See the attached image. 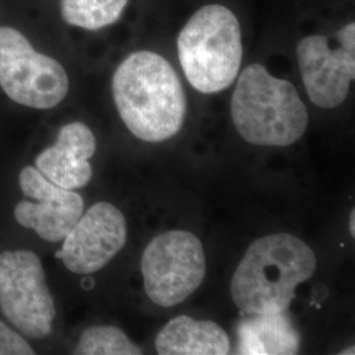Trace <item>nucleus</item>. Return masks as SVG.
Masks as SVG:
<instances>
[{
    "mask_svg": "<svg viewBox=\"0 0 355 355\" xmlns=\"http://www.w3.org/2000/svg\"><path fill=\"white\" fill-rule=\"evenodd\" d=\"M112 94L120 117L140 140H168L184 124L187 101L180 79L168 61L154 51L128 55L114 71Z\"/></svg>",
    "mask_w": 355,
    "mask_h": 355,
    "instance_id": "f257e3e1",
    "label": "nucleus"
},
{
    "mask_svg": "<svg viewBox=\"0 0 355 355\" xmlns=\"http://www.w3.org/2000/svg\"><path fill=\"white\" fill-rule=\"evenodd\" d=\"M318 259L313 250L290 233L254 241L236 268L230 292L243 315L287 312L299 284L311 279Z\"/></svg>",
    "mask_w": 355,
    "mask_h": 355,
    "instance_id": "f03ea898",
    "label": "nucleus"
},
{
    "mask_svg": "<svg viewBox=\"0 0 355 355\" xmlns=\"http://www.w3.org/2000/svg\"><path fill=\"white\" fill-rule=\"evenodd\" d=\"M230 114L242 139L259 146H290L304 136L309 123L306 105L295 86L271 76L261 64L242 71Z\"/></svg>",
    "mask_w": 355,
    "mask_h": 355,
    "instance_id": "7ed1b4c3",
    "label": "nucleus"
},
{
    "mask_svg": "<svg viewBox=\"0 0 355 355\" xmlns=\"http://www.w3.org/2000/svg\"><path fill=\"white\" fill-rule=\"evenodd\" d=\"M242 31L237 16L208 4L191 16L178 36V55L189 83L203 94L228 89L240 73Z\"/></svg>",
    "mask_w": 355,
    "mask_h": 355,
    "instance_id": "20e7f679",
    "label": "nucleus"
},
{
    "mask_svg": "<svg viewBox=\"0 0 355 355\" xmlns=\"http://www.w3.org/2000/svg\"><path fill=\"white\" fill-rule=\"evenodd\" d=\"M203 243L190 232H165L146 246L141 271L145 292L154 304L170 308L190 297L205 277Z\"/></svg>",
    "mask_w": 355,
    "mask_h": 355,
    "instance_id": "39448f33",
    "label": "nucleus"
},
{
    "mask_svg": "<svg viewBox=\"0 0 355 355\" xmlns=\"http://www.w3.org/2000/svg\"><path fill=\"white\" fill-rule=\"evenodd\" d=\"M0 87L13 102L48 110L69 92L64 66L33 49L28 38L10 26H0Z\"/></svg>",
    "mask_w": 355,
    "mask_h": 355,
    "instance_id": "423d86ee",
    "label": "nucleus"
},
{
    "mask_svg": "<svg viewBox=\"0 0 355 355\" xmlns=\"http://www.w3.org/2000/svg\"><path fill=\"white\" fill-rule=\"evenodd\" d=\"M0 309L26 337L45 338L51 334L55 305L36 254L0 253Z\"/></svg>",
    "mask_w": 355,
    "mask_h": 355,
    "instance_id": "0eeeda50",
    "label": "nucleus"
},
{
    "mask_svg": "<svg viewBox=\"0 0 355 355\" xmlns=\"http://www.w3.org/2000/svg\"><path fill=\"white\" fill-rule=\"evenodd\" d=\"M322 35L308 36L297 44L296 58L305 91L320 108L340 107L347 98L355 78V41Z\"/></svg>",
    "mask_w": 355,
    "mask_h": 355,
    "instance_id": "6e6552de",
    "label": "nucleus"
},
{
    "mask_svg": "<svg viewBox=\"0 0 355 355\" xmlns=\"http://www.w3.org/2000/svg\"><path fill=\"white\" fill-rule=\"evenodd\" d=\"M125 242V217L114 204L99 202L79 217L55 257L71 272L89 275L107 266Z\"/></svg>",
    "mask_w": 355,
    "mask_h": 355,
    "instance_id": "1a4fd4ad",
    "label": "nucleus"
},
{
    "mask_svg": "<svg viewBox=\"0 0 355 355\" xmlns=\"http://www.w3.org/2000/svg\"><path fill=\"white\" fill-rule=\"evenodd\" d=\"M19 186L26 199L15 207L16 221L45 241H62L83 214V198L51 183L32 166L20 171Z\"/></svg>",
    "mask_w": 355,
    "mask_h": 355,
    "instance_id": "9d476101",
    "label": "nucleus"
},
{
    "mask_svg": "<svg viewBox=\"0 0 355 355\" xmlns=\"http://www.w3.org/2000/svg\"><path fill=\"white\" fill-rule=\"evenodd\" d=\"M96 152L94 133L83 123L61 128L55 144L38 154L36 168L51 183L66 189L86 187L92 178L89 158Z\"/></svg>",
    "mask_w": 355,
    "mask_h": 355,
    "instance_id": "9b49d317",
    "label": "nucleus"
},
{
    "mask_svg": "<svg viewBox=\"0 0 355 355\" xmlns=\"http://www.w3.org/2000/svg\"><path fill=\"white\" fill-rule=\"evenodd\" d=\"M155 349L161 355H224L230 350V340L214 321L179 316L158 333Z\"/></svg>",
    "mask_w": 355,
    "mask_h": 355,
    "instance_id": "f8f14e48",
    "label": "nucleus"
},
{
    "mask_svg": "<svg viewBox=\"0 0 355 355\" xmlns=\"http://www.w3.org/2000/svg\"><path fill=\"white\" fill-rule=\"evenodd\" d=\"M239 327V354H296L299 334L286 312L246 315Z\"/></svg>",
    "mask_w": 355,
    "mask_h": 355,
    "instance_id": "ddd939ff",
    "label": "nucleus"
},
{
    "mask_svg": "<svg viewBox=\"0 0 355 355\" xmlns=\"http://www.w3.org/2000/svg\"><path fill=\"white\" fill-rule=\"evenodd\" d=\"M129 0H62L61 15L70 26L98 31L116 23Z\"/></svg>",
    "mask_w": 355,
    "mask_h": 355,
    "instance_id": "4468645a",
    "label": "nucleus"
},
{
    "mask_svg": "<svg viewBox=\"0 0 355 355\" xmlns=\"http://www.w3.org/2000/svg\"><path fill=\"white\" fill-rule=\"evenodd\" d=\"M74 353L80 355H139L142 354V350L119 328L94 327L80 334Z\"/></svg>",
    "mask_w": 355,
    "mask_h": 355,
    "instance_id": "2eb2a0df",
    "label": "nucleus"
},
{
    "mask_svg": "<svg viewBox=\"0 0 355 355\" xmlns=\"http://www.w3.org/2000/svg\"><path fill=\"white\" fill-rule=\"evenodd\" d=\"M35 350L26 340L0 320V355H33Z\"/></svg>",
    "mask_w": 355,
    "mask_h": 355,
    "instance_id": "dca6fc26",
    "label": "nucleus"
},
{
    "mask_svg": "<svg viewBox=\"0 0 355 355\" xmlns=\"http://www.w3.org/2000/svg\"><path fill=\"white\" fill-rule=\"evenodd\" d=\"M354 217L355 212L354 211H352V215H350V225H349V228H350V233L353 234V237H354Z\"/></svg>",
    "mask_w": 355,
    "mask_h": 355,
    "instance_id": "f3484780",
    "label": "nucleus"
}]
</instances>
